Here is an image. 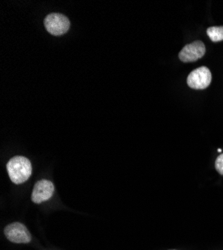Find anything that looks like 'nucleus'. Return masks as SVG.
Segmentation results:
<instances>
[{"mask_svg":"<svg viewBox=\"0 0 223 250\" xmlns=\"http://www.w3.org/2000/svg\"><path fill=\"white\" fill-rule=\"evenodd\" d=\"M205 45L202 41H193L192 43L185 45L179 52V59L182 62H194L202 58L205 54Z\"/></svg>","mask_w":223,"mask_h":250,"instance_id":"423d86ee","label":"nucleus"},{"mask_svg":"<svg viewBox=\"0 0 223 250\" xmlns=\"http://www.w3.org/2000/svg\"><path fill=\"white\" fill-rule=\"evenodd\" d=\"M44 25L50 34L60 36L65 34L69 30L70 21L63 14L50 13L44 19Z\"/></svg>","mask_w":223,"mask_h":250,"instance_id":"f03ea898","label":"nucleus"},{"mask_svg":"<svg viewBox=\"0 0 223 250\" xmlns=\"http://www.w3.org/2000/svg\"><path fill=\"white\" fill-rule=\"evenodd\" d=\"M6 169L14 184H21L29 179L32 173V165L28 158L24 156H15L8 161Z\"/></svg>","mask_w":223,"mask_h":250,"instance_id":"f257e3e1","label":"nucleus"},{"mask_svg":"<svg viewBox=\"0 0 223 250\" xmlns=\"http://www.w3.org/2000/svg\"><path fill=\"white\" fill-rule=\"evenodd\" d=\"M215 168L217 172L221 175H223V153L220 154L216 160H215Z\"/></svg>","mask_w":223,"mask_h":250,"instance_id":"6e6552de","label":"nucleus"},{"mask_svg":"<svg viewBox=\"0 0 223 250\" xmlns=\"http://www.w3.org/2000/svg\"><path fill=\"white\" fill-rule=\"evenodd\" d=\"M211 79L212 75L210 70L205 66H201L189 73L187 77V85L192 89L202 90L210 85Z\"/></svg>","mask_w":223,"mask_h":250,"instance_id":"7ed1b4c3","label":"nucleus"},{"mask_svg":"<svg viewBox=\"0 0 223 250\" xmlns=\"http://www.w3.org/2000/svg\"><path fill=\"white\" fill-rule=\"evenodd\" d=\"M207 35L213 42L223 40V26H211L207 29Z\"/></svg>","mask_w":223,"mask_h":250,"instance_id":"0eeeda50","label":"nucleus"},{"mask_svg":"<svg viewBox=\"0 0 223 250\" xmlns=\"http://www.w3.org/2000/svg\"><path fill=\"white\" fill-rule=\"evenodd\" d=\"M6 238L13 243H29L31 235L25 225L20 222H14L4 228Z\"/></svg>","mask_w":223,"mask_h":250,"instance_id":"20e7f679","label":"nucleus"},{"mask_svg":"<svg viewBox=\"0 0 223 250\" xmlns=\"http://www.w3.org/2000/svg\"><path fill=\"white\" fill-rule=\"evenodd\" d=\"M55 191L54 184L50 180L42 179L35 183L32 191L31 199L34 203L39 204L44 201H47L53 195Z\"/></svg>","mask_w":223,"mask_h":250,"instance_id":"39448f33","label":"nucleus"}]
</instances>
